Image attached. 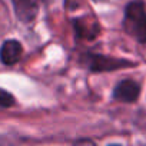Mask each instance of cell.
<instances>
[{
    "mask_svg": "<svg viewBox=\"0 0 146 146\" xmlns=\"http://www.w3.org/2000/svg\"><path fill=\"white\" fill-rule=\"evenodd\" d=\"M123 27L136 42L146 44V7L140 0L130 2L126 6Z\"/></svg>",
    "mask_w": 146,
    "mask_h": 146,
    "instance_id": "cell-1",
    "label": "cell"
},
{
    "mask_svg": "<svg viewBox=\"0 0 146 146\" xmlns=\"http://www.w3.org/2000/svg\"><path fill=\"white\" fill-rule=\"evenodd\" d=\"M88 64L95 72H106V70H115V69H122V67H130L135 63L125 60V59H115V57H108V56H100V54H90Z\"/></svg>",
    "mask_w": 146,
    "mask_h": 146,
    "instance_id": "cell-2",
    "label": "cell"
},
{
    "mask_svg": "<svg viewBox=\"0 0 146 146\" xmlns=\"http://www.w3.org/2000/svg\"><path fill=\"white\" fill-rule=\"evenodd\" d=\"M139 93H140L139 83H136L132 79H125L116 85V88L113 90V98L120 102L132 103L139 98Z\"/></svg>",
    "mask_w": 146,
    "mask_h": 146,
    "instance_id": "cell-3",
    "label": "cell"
},
{
    "mask_svg": "<svg viewBox=\"0 0 146 146\" xmlns=\"http://www.w3.org/2000/svg\"><path fill=\"white\" fill-rule=\"evenodd\" d=\"M23 53L22 43L17 40H6L0 47V60L5 64H15L20 60Z\"/></svg>",
    "mask_w": 146,
    "mask_h": 146,
    "instance_id": "cell-4",
    "label": "cell"
},
{
    "mask_svg": "<svg viewBox=\"0 0 146 146\" xmlns=\"http://www.w3.org/2000/svg\"><path fill=\"white\" fill-rule=\"evenodd\" d=\"M75 29L80 39H93L99 33V25L93 17L83 16L75 20Z\"/></svg>",
    "mask_w": 146,
    "mask_h": 146,
    "instance_id": "cell-5",
    "label": "cell"
},
{
    "mask_svg": "<svg viewBox=\"0 0 146 146\" xmlns=\"http://www.w3.org/2000/svg\"><path fill=\"white\" fill-rule=\"evenodd\" d=\"M16 16L22 22H30L37 15V5L35 0H12Z\"/></svg>",
    "mask_w": 146,
    "mask_h": 146,
    "instance_id": "cell-6",
    "label": "cell"
},
{
    "mask_svg": "<svg viewBox=\"0 0 146 146\" xmlns=\"http://www.w3.org/2000/svg\"><path fill=\"white\" fill-rule=\"evenodd\" d=\"M15 105V98L12 93L0 89V108H10Z\"/></svg>",
    "mask_w": 146,
    "mask_h": 146,
    "instance_id": "cell-7",
    "label": "cell"
},
{
    "mask_svg": "<svg viewBox=\"0 0 146 146\" xmlns=\"http://www.w3.org/2000/svg\"><path fill=\"white\" fill-rule=\"evenodd\" d=\"M98 2H100V0H98Z\"/></svg>",
    "mask_w": 146,
    "mask_h": 146,
    "instance_id": "cell-8",
    "label": "cell"
}]
</instances>
